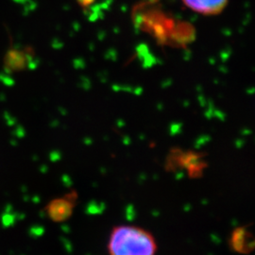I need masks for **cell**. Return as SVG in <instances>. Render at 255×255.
Wrapping results in <instances>:
<instances>
[{
    "label": "cell",
    "instance_id": "5",
    "mask_svg": "<svg viewBox=\"0 0 255 255\" xmlns=\"http://www.w3.org/2000/svg\"><path fill=\"white\" fill-rule=\"evenodd\" d=\"M183 5L202 15H217L226 8L229 0H182Z\"/></svg>",
    "mask_w": 255,
    "mask_h": 255
},
{
    "label": "cell",
    "instance_id": "4",
    "mask_svg": "<svg viewBox=\"0 0 255 255\" xmlns=\"http://www.w3.org/2000/svg\"><path fill=\"white\" fill-rule=\"evenodd\" d=\"M231 250L238 255H248L255 251V233L247 226L233 230L229 238Z\"/></svg>",
    "mask_w": 255,
    "mask_h": 255
},
{
    "label": "cell",
    "instance_id": "3",
    "mask_svg": "<svg viewBox=\"0 0 255 255\" xmlns=\"http://www.w3.org/2000/svg\"><path fill=\"white\" fill-rule=\"evenodd\" d=\"M34 59V50L32 47L25 48L10 47L4 56V69L10 74L19 73L29 67Z\"/></svg>",
    "mask_w": 255,
    "mask_h": 255
},
{
    "label": "cell",
    "instance_id": "1",
    "mask_svg": "<svg viewBox=\"0 0 255 255\" xmlns=\"http://www.w3.org/2000/svg\"><path fill=\"white\" fill-rule=\"evenodd\" d=\"M107 249L109 255H156L158 243L146 229L119 225L111 231Z\"/></svg>",
    "mask_w": 255,
    "mask_h": 255
},
{
    "label": "cell",
    "instance_id": "6",
    "mask_svg": "<svg viewBox=\"0 0 255 255\" xmlns=\"http://www.w3.org/2000/svg\"><path fill=\"white\" fill-rule=\"evenodd\" d=\"M76 2L82 9L86 10L91 8L92 6L97 2V0H76Z\"/></svg>",
    "mask_w": 255,
    "mask_h": 255
},
{
    "label": "cell",
    "instance_id": "2",
    "mask_svg": "<svg viewBox=\"0 0 255 255\" xmlns=\"http://www.w3.org/2000/svg\"><path fill=\"white\" fill-rule=\"evenodd\" d=\"M78 199L79 194L75 190L68 192L62 197L55 198L45 207L47 218L55 223H62L68 220L73 215Z\"/></svg>",
    "mask_w": 255,
    "mask_h": 255
}]
</instances>
